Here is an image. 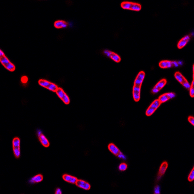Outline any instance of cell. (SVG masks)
I'll return each mask as SVG.
<instances>
[{
	"mask_svg": "<svg viewBox=\"0 0 194 194\" xmlns=\"http://www.w3.org/2000/svg\"><path fill=\"white\" fill-rule=\"evenodd\" d=\"M194 179V167H193V169H192L190 173L189 174V176H188V181H193V180Z\"/></svg>",
	"mask_w": 194,
	"mask_h": 194,
	"instance_id": "22",
	"label": "cell"
},
{
	"mask_svg": "<svg viewBox=\"0 0 194 194\" xmlns=\"http://www.w3.org/2000/svg\"><path fill=\"white\" fill-rule=\"evenodd\" d=\"M0 62L1 65L9 71L13 72L15 71L16 67L14 64L10 62L1 50H0Z\"/></svg>",
	"mask_w": 194,
	"mask_h": 194,
	"instance_id": "2",
	"label": "cell"
},
{
	"mask_svg": "<svg viewBox=\"0 0 194 194\" xmlns=\"http://www.w3.org/2000/svg\"><path fill=\"white\" fill-rule=\"evenodd\" d=\"M188 120L189 123H190L192 125H194V118L193 117L190 116L188 118Z\"/></svg>",
	"mask_w": 194,
	"mask_h": 194,
	"instance_id": "25",
	"label": "cell"
},
{
	"mask_svg": "<svg viewBox=\"0 0 194 194\" xmlns=\"http://www.w3.org/2000/svg\"><path fill=\"white\" fill-rule=\"evenodd\" d=\"M121 7L124 9L139 11L141 9V5L138 3L131 1H123L121 4Z\"/></svg>",
	"mask_w": 194,
	"mask_h": 194,
	"instance_id": "3",
	"label": "cell"
},
{
	"mask_svg": "<svg viewBox=\"0 0 194 194\" xmlns=\"http://www.w3.org/2000/svg\"><path fill=\"white\" fill-rule=\"evenodd\" d=\"M161 104V103L160 102L158 99L154 100L146 110V116L148 117L152 116V114L154 113V112L157 110V108L160 106Z\"/></svg>",
	"mask_w": 194,
	"mask_h": 194,
	"instance_id": "6",
	"label": "cell"
},
{
	"mask_svg": "<svg viewBox=\"0 0 194 194\" xmlns=\"http://www.w3.org/2000/svg\"><path fill=\"white\" fill-rule=\"evenodd\" d=\"M39 84L43 88H47L51 91L56 92L58 87L54 83L49 82L44 79H40L39 81Z\"/></svg>",
	"mask_w": 194,
	"mask_h": 194,
	"instance_id": "4",
	"label": "cell"
},
{
	"mask_svg": "<svg viewBox=\"0 0 194 194\" xmlns=\"http://www.w3.org/2000/svg\"><path fill=\"white\" fill-rule=\"evenodd\" d=\"M108 149L111 152H112L113 154H114V155L117 156L118 158L122 159H124L125 158L124 155L123 154V153L120 151V149H118L117 146H116L114 144L112 143L108 145Z\"/></svg>",
	"mask_w": 194,
	"mask_h": 194,
	"instance_id": "9",
	"label": "cell"
},
{
	"mask_svg": "<svg viewBox=\"0 0 194 194\" xmlns=\"http://www.w3.org/2000/svg\"><path fill=\"white\" fill-rule=\"evenodd\" d=\"M103 53L105 55H106L107 56L109 57L115 62L119 63L121 61L120 57L114 52L109 50H104L103 51Z\"/></svg>",
	"mask_w": 194,
	"mask_h": 194,
	"instance_id": "11",
	"label": "cell"
},
{
	"mask_svg": "<svg viewBox=\"0 0 194 194\" xmlns=\"http://www.w3.org/2000/svg\"><path fill=\"white\" fill-rule=\"evenodd\" d=\"M13 148L15 156L17 158H19L21 155L20 152V140L18 138H16L13 140Z\"/></svg>",
	"mask_w": 194,
	"mask_h": 194,
	"instance_id": "8",
	"label": "cell"
},
{
	"mask_svg": "<svg viewBox=\"0 0 194 194\" xmlns=\"http://www.w3.org/2000/svg\"><path fill=\"white\" fill-rule=\"evenodd\" d=\"M159 66L162 68H170L172 67H177L179 66V63L176 61L163 60L160 62Z\"/></svg>",
	"mask_w": 194,
	"mask_h": 194,
	"instance_id": "10",
	"label": "cell"
},
{
	"mask_svg": "<svg viewBox=\"0 0 194 194\" xmlns=\"http://www.w3.org/2000/svg\"><path fill=\"white\" fill-rule=\"evenodd\" d=\"M55 92L56 93L57 96L62 100V102L64 103L65 104L68 105L70 103V98L66 93L65 92L63 89L58 88Z\"/></svg>",
	"mask_w": 194,
	"mask_h": 194,
	"instance_id": "7",
	"label": "cell"
},
{
	"mask_svg": "<svg viewBox=\"0 0 194 194\" xmlns=\"http://www.w3.org/2000/svg\"><path fill=\"white\" fill-rule=\"evenodd\" d=\"M175 96H176V94L174 93H167L162 94V95L159 97L158 100L161 103H162L167 102L168 100H171L173 98H175Z\"/></svg>",
	"mask_w": 194,
	"mask_h": 194,
	"instance_id": "13",
	"label": "cell"
},
{
	"mask_svg": "<svg viewBox=\"0 0 194 194\" xmlns=\"http://www.w3.org/2000/svg\"><path fill=\"white\" fill-rule=\"evenodd\" d=\"M194 75H193V81L192 82L191 85H190V96L192 98H194Z\"/></svg>",
	"mask_w": 194,
	"mask_h": 194,
	"instance_id": "21",
	"label": "cell"
},
{
	"mask_svg": "<svg viewBox=\"0 0 194 194\" xmlns=\"http://www.w3.org/2000/svg\"><path fill=\"white\" fill-rule=\"evenodd\" d=\"M166 83H167V81L166 79H163L162 80H160L152 88V93L153 94H156V93L159 92L165 86Z\"/></svg>",
	"mask_w": 194,
	"mask_h": 194,
	"instance_id": "12",
	"label": "cell"
},
{
	"mask_svg": "<svg viewBox=\"0 0 194 194\" xmlns=\"http://www.w3.org/2000/svg\"><path fill=\"white\" fill-rule=\"evenodd\" d=\"M63 179L67 182L72 184H76V181L78 180L76 177L71 176V175H68V174H65L63 175Z\"/></svg>",
	"mask_w": 194,
	"mask_h": 194,
	"instance_id": "19",
	"label": "cell"
},
{
	"mask_svg": "<svg viewBox=\"0 0 194 194\" xmlns=\"http://www.w3.org/2000/svg\"><path fill=\"white\" fill-rule=\"evenodd\" d=\"M76 185L79 187L82 188V189L85 190H88L90 189L91 186L88 183H87L86 181H83L81 180H78L76 181Z\"/></svg>",
	"mask_w": 194,
	"mask_h": 194,
	"instance_id": "16",
	"label": "cell"
},
{
	"mask_svg": "<svg viewBox=\"0 0 194 194\" xmlns=\"http://www.w3.org/2000/svg\"><path fill=\"white\" fill-rule=\"evenodd\" d=\"M37 135L39 137V140L40 141V143L43 146H45L46 148H47L50 146V143L48 139H47L45 135L42 134L41 131L39 130L37 131Z\"/></svg>",
	"mask_w": 194,
	"mask_h": 194,
	"instance_id": "14",
	"label": "cell"
},
{
	"mask_svg": "<svg viewBox=\"0 0 194 194\" xmlns=\"http://www.w3.org/2000/svg\"><path fill=\"white\" fill-rule=\"evenodd\" d=\"M168 167V164L166 162H164L160 166L159 170L157 174V180H159L161 179L162 176L164 175L166 172V170L167 169Z\"/></svg>",
	"mask_w": 194,
	"mask_h": 194,
	"instance_id": "15",
	"label": "cell"
},
{
	"mask_svg": "<svg viewBox=\"0 0 194 194\" xmlns=\"http://www.w3.org/2000/svg\"><path fill=\"white\" fill-rule=\"evenodd\" d=\"M127 165L125 163H122L119 166V169L120 171H125L127 169Z\"/></svg>",
	"mask_w": 194,
	"mask_h": 194,
	"instance_id": "23",
	"label": "cell"
},
{
	"mask_svg": "<svg viewBox=\"0 0 194 194\" xmlns=\"http://www.w3.org/2000/svg\"><path fill=\"white\" fill-rule=\"evenodd\" d=\"M55 194H62V191L61 190V189L60 188H57V189L56 190V191H55Z\"/></svg>",
	"mask_w": 194,
	"mask_h": 194,
	"instance_id": "27",
	"label": "cell"
},
{
	"mask_svg": "<svg viewBox=\"0 0 194 194\" xmlns=\"http://www.w3.org/2000/svg\"><path fill=\"white\" fill-rule=\"evenodd\" d=\"M43 180V176L40 174L36 175L34 176L32 178H31V180H30V183H40V181H42Z\"/></svg>",
	"mask_w": 194,
	"mask_h": 194,
	"instance_id": "20",
	"label": "cell"
},
{
	"mask_svg": "<svg viewBox=\"0 0 194 194\" xmlns=\"http://www.w3.org/2000/svg\"><path fill=\"white\" fill-rule=\"evenodd\" d=\"M190 39V37L189 36H184L179 41V42L178 43V48L181 49L184 48V47L187 44V43L189 42Z\"/></svg>",
	"mask_w": 194,
	"mask_h": 194,
	"instance_id": "17",
	"label": "cell"
},
{
	"mask_svg": "<svg viewBox=\"0 0 194 194\" xmlns=\"http://www.w3.org/2000/svg\"><path fill=\"white\" fill-rule=\"evenodd\" d=\"M28 79L27 76H23L21 78V82L22 83V84H25L28 82Z\"/></svg>",
	"mask_w": 194,
	"mask_h": 194,
	"instance_id": "24",
	"label": "cell"
},
{
	"mask_svg": "<svg viewBox=\"0 0 194 194\" xmlns=\"http://www.w3.org/2000/svg\"><path fill=\"white\" fill-rule=\"evenodd\" d=\"M154 193L155 194H159L160 193V188L159 187H157L155 188V191Z\"/></svg>",
	"mask_w": 194,
	"mask_h": 194,
	"instance_id": "26",
	"label": "cell"
},
{
	"mask_svg": "<svg viewBox=\"0 0 194 194\" xmlns=\"http://www.w3.org/2000/svg\"><path fill=\"white\" fill-rule=\"evenodd\" d=\"M145 77V73L143 71H141L138 74L134 82L132 88V95L135 102H138L140 100L141 88Z\"/></svg>",
	"mask_w": 194,
	"mask_h": 194,
	"instance_id": "1",
	"label": "cell"
},
{
	"mask_svg": "<svg viewBox=\"0 0 194 194\" xmlns=\"http://www.w3.org/2000/svg\"><path fill=\"white\" fill-rule=\"evenodd\" d=\"M68 24L66 21L63 20H58L55 21L54 23V26L56 29L65 28L68 27Z\"/></svg>",
	"mask_w": 194,
	"mask_h": 194,
	"instance_id": "18",
	"label": "cell"
},
{
	"mask_svg": "<svg viewBox=\"0 0 194 194\" xmlns=\"http://www.w3.org/2000/svg\"><path fill=\"white\" fill-rule=\"evenodd\" d=\"M174 76H175L176 80H177L180 84L183 85L184 88L188 89H190V84H189L187 80V79L185 78L183 75L181 74V72H179V71L175 72Z\"/></svg>",
	"mask_w": 194,
	"mask_h": 194,
	"instance_id": "5",
	"label": "cell"
}]
</instances>
